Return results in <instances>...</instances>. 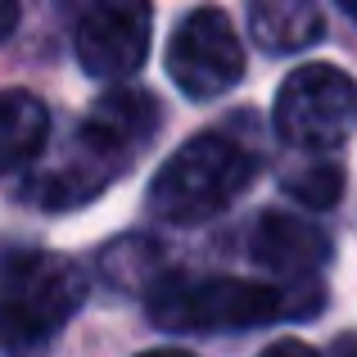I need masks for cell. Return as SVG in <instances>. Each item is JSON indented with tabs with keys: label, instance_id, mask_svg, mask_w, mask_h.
<instances>
[{
	"label": "cell",
	"instance_id": "obj_5",
	"mask_svg": "<svg viewBox=\"0 0 357 357\" xmlns=\"http://www.w3.org/2000/svg\"><path fill=\"white\" fill-rule=\"evenodd\" d=\"M271 122L289 149L326 154L357 127V82L335 63H303L280 82Z\"/></svg>",
	"mask_w": 357,
	"mask_h": 357
},
{
	"label": "cell",
	"instance_id": "obj_6",
	"mask_svg": "<svg viewBox=\"0 0 357 357\" xmlns=\"http://www.w3.org/2000/svg\"><path fill=\"white\" fill-rule=\"evenodd\" d=\"M167 77L190 100H218L244 77V45L222 9L204 5L176 23L167 41Z\"/></svg>",
	"mask_w": 357,
	"mask_h": 357
},
{
	"label": "cell",
	"instance_id": "obj_9",
	"mask_svg": "<svg viewBox=\"0 0 357 357\" xmlns=\"http://www.w3.org/2000/svg\"><path fill=\"white\" fill-rule=\"evenodd\" d=\"M249 27L267 54H294L321 41L326 14L312 0H258L249 9Z\"/></svg>",
	"mask_w": 357,
	"mask_h": 357
},
{
	"label": "cell",
	"instance_id": "obj_2",
	"mask_svg": "<svg viewBox=\"0 0 357 357\" xmlns=\"http://www.w3.org/2000/svg\"><path fill=\"white\" fill-rule=\"evenodd\" d=\"M145 312L158 331L172 335H218V331H249V326L303 321L321 312V285H262L240 276H181L167 271L145 294Z\"/></svg>",
	"mask_w": 357,
	"mask_h": 357
},
{
	"label": "cell",
	"instance_id": "obj_14",
	"mask_svg": "<svg viewBox=\"0 0 357 357\" xmlns=\"http://www.w3.org/2000/svg\"><path fill=\"white\" fill-rule=\"evenodd\" d=\"M18 27V5L14 0H0V41H9Z\"/></svg>",
	"mask_w": 357,
	"mask_h": 357
},
{
	"label": "cell",
	"instance_id": "obj_11",
	"mask_svg": "<svg viewBox=\"0 0 357 357\" xmlns=\"http://www.w3.org/2000/svg\"><path fill=\"white\" fill-rule=\"evenodd\" d=\"M100 271H105L114 285L145 289V294L167 276L163 271V249H158L154 240H145V236H122L118 244H109V249L100 253Z\"/></svg>",
	"mask_w": 357,
	"mask_h": 357
},
{
	"label": "cell",
	"instance_id": "obj_3",
	"mask_svg": "<svg viewBox=\"0 0 357 357\" xmlns=\"http://www.w3.org/2000/svg\"><path fill=\"white\" fill-rule=\"evenodd\" d=\"M86 303V276L73 258L23 249L0 262V357H41Z\"/></svg>",
	"mask_w": 357,
	"mask_h": 357
},
{
	"label": "cell",
	"instance_id": "obj_4",
	"mask_svg": "<svg viewBox=\"0 0 357 357\" xmlns=\"http://www.w3.org/2000/svg\"><path fill=\"white\" fill-rule=\"evenodd\" d=\"M258 158L231 131H199L190 136L149 181V218L167 227H199L222 218L231 204L249 190Z\"/></svg>",
	"mask_w": 357,
	"mask_h": 357
},
{
	"label": "cell",
	"instance_id": "obj_1",
	"mask_svg": "<svg viewBox=\"0 0 357 357\" xmlns=\"http://www.w3.org/2000/svg\"><path fill=\"white\" fill-rule=\"evenodd\" d=\"M158 122H163L158 100L140 86H122L100 96L91 105V114L82 118V127L68 136V145L54 154V163H45L41 172L27 176L23 199L54 213L100 199L122 172H131L136 154L149 145Z\"/></svg>",
	"mask_w": 357,
	"mask_h": 357
},
{
	"label": "cell",
	"instance_id": "obj_15",
	"mask_svg": "<svg viewBox=\"0 0 357 357\" xmlns=\"http://www.w3.org/2000/svg\"><path fill=\"white\" fill-rule=\"evenodd\" d=\"M136 357H195V353H185V349H149V353H136Z\"/></svg>",
	"mask_w": 357,
	"mask_h": 357
},
{
	"label": "cell",
	"instance_id": "obj_7",
	"mask_svg": "<svg viewBox=\"0 0 357 357\" xmlns=\"http://www.w3.org/2000/svg\"><path fill=\"white\" fill-rule=\"evenodd\" d=\"M149 32H154V14L140 0H100L86 5L73 32V50L77 63L91 77H131L149 54Z\"/></svg>",
	"mask_w": 357,
	"mask_h": 357
},
{
	"label": "cell",
	"instance_id": "obj_17",
	"mask_svg": "<svg viewBox=\"0 0 357 357\" xmlns=\"http://www.w3.org/2000/svg\"><path fill=\"white\" fill-rule=\"evenodd\" d=\"M340 9H344V14H349L353 23H357V0H340Z\"/></svg>",
	"mask_w": 357,
	"mask_h": 357
},
{
	"label": "cell",
	"instance_id": "obj_16",
	"mask_svg": "<svg viewBox=\"0 0 357 357\" xmlns=\"http://www.w3.org/2000/svg\"><path fill=\"white\" fill-rule=\"evenodd\" d=\"M340 357H357V340H344L340 344Z\"/></svg>",
	"mask_w": 357,
	"mask_h": 357
},
{
	"label": "cell",
	"instance_id": "obj_12",
	"mask_svg": "<svg viewBox=\"0 0 357 357\" xmlns=\"http://www.w3.org/2000/svg\"><path fill=\"white\" fill-rule=\"evenodd\" d=\"M285 195L294 204H303L307 213H326V208H335L340 204V195H344V172L335 163H303V167H294V172H285Z\"/></svg>",
	"mask_w": 357,
	"mask_h": 357
},
{
	"label": "cell",
	"instance_id": "obj_8",
	"mask_svg": "<svg viewBox=\"0 0 357 357\" xmlns=\"http://www.w3.org/2000/svg\"><path fill=\"white\" fill-rule=\"evenodd\" d=\"M249 258L276 276H289L294 285H307L331 262V236L312 218L267 208L249 231Z\"/></svg>",
	"mask_w": 357,
	"mask_h": 357
},
{
	"label": "cell",
	"instance_id": "obj_13",
	"mask_svg": "<svg viewBox=\"0 0 357 357\" xmlns=\"http://www.w3.org/2000/svg\"><path fill=\"white\" fill-rule=\"evenodd\" d=\"M258 357H321L317 349H307L303 340H276L271 349H262Z\"/></svg>",
	"mask_w": 357,
	"mask_h": 357
},
{
	"label": "cell",
	"instance_id": "obj_10",
	"mask_svg": "<svg viewBox=\"0 0 357 357\" xmlns=\"http://www.w3.org/2000/svg\"><path fill=\"white\" fill-rule=\"evenodd\" d=\"M50 109L32 91H0V176L27 167L45 149Z\"/></svg>",
	"mask_w": 357,
	"mask_h": 357
}]
</instances>
